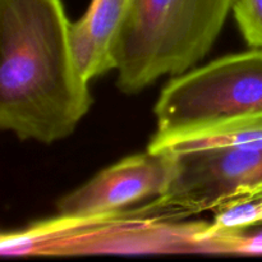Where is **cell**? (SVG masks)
<instances>
[{
    "label": "cell",
    "instance_id": "7a4b0ae2",
    "mask_svg": "<svg viewBox=\"0 0 262 262\" xmlns=\"http://www.w3.org/2000/svg\"><path fill=\"white\" fill-rule=\"evenodd\" d=\"M234 0H135L114 50L117 86L135 95L192 69L211 50Z\"/></svg>",
    "mask_w": 262,
    "mask_h": 262
},
{
    "label": "cell",
    "instance_id": "8992f818",
    "mask_svg": "<svg viewBox=\"0 0 262 262\" xmlns=\"http://www.w3.org/2000/svg\"><path fill=\"white\" fill-rule=\"evenodd\" d=\"M173 171V154L147 150L130 155L64 194L56 201V211L59 216L77 219L118 214L163 194Z\"/></svg>",
    "mask_w": 262,
    "mask_h": 262
},
{
    "label": "cell",
    "instance_id": "6da1fadb",
    "mask_svg": "<svg viewBox=\"0 0 262 262\" xmlns=\"http://www.w3.org/2000/svg\"><path fill=\"white\" fill-rule=\"evenodd\" d=\"M92 102L63 0H0V128L51 145L76 130Z\"/></svg>",
    "mask_w": 262,
    "mask_h": 262
},
{
    "label": "cell",
    "instance_id": "30bf717a",
    "mask_svg": "<svg viewBox=\"0 0 262 262\" xmlns=\"http://www.w3.org/2000/svg\"><path fill=\"white\" fill-rule=\"evenodd\" d=\"M232 10L246 42L262 50V0H234Z\"/></svg>",
    "mask_w": 262,
    "mask_h": 262
},
{
    "label": "cell",
    "instance_id": "5b68a950",
    "mask_svg": "<svg viewBox=\"0 0 262 262\" xmlns=\"http://www.w3.org/2000/svg\"><path fill=\"white\" fill-rule=\"evenodd\" d=\"M168 187L145 205L150 216L178 219L262 192V142L173 154Z\"/></svg>",
    "mask_w": 262,
    "mask_h": 262
},
{
    "label": "cell",
    "instance_id": "52a82bcc",
    "mask_svg": "<svg viewBox=\"0 0 262 262\" xmlns=\"http://www.w3.org/2000/svg\"><path fill=\"white\" fill-rule=\"evenodd\" d=\"M135 0H91L86 13L72 23L77 66L86 81L115 69L114 50Z\"/></svg>",
    "mask_w": 262,
    "mask_h": 262
},
{
    "label": "cell",
    "instance_id": "277c9868",
    "mask_svg": "<svg viewBox=\"0 0 262 262\" xmlns=\"http://www.w3.org/2000/svg\"><path fill=\"white\" fill-rule=\"evenodd\" d=\"M156 132L262 115V50L230 54L176 76L161 90Z\"/></svg>",
    "mask_w": 262,
    "mask_h": 262
},
{
    "label": "cell",
    "instance_id": "ba28073f",
    "mask_svg": "<svg viewBox=\"0 0 262 262\" xmlns=\"http://www.w3.org/2000/svg\"><path fill=\"white\" fill-rule=\"evenodd\" d=\"M262 142V115L229 118L186 129L152 136L147 150L181 154L210 147H232Z\"/></svg>",
    "mask_w": 262,
    "mask_h": 262
},
{
    "label": "cell",
    "instance_id": "3957f363",
    "mask_svg": "<svg viewBox=\"0 0 262 262\" xmlns=\"http://www.w3.org/2000/svg\"><path fill=\"white\" fill-rule=\"evenodd\" d=\"M150 217L142 207L97 217H64L5 233L3 246L15 256L86 253H202L200 233L205 222L192 224Z\"/></svg>",
    "mask_w": 262,
    "mask_h": 262
},
{
    "label": "cell",
    "instance_id": "9c48e42d",
    "mask_svg": "<svg viewBox=\"0 0 262 262\" xmlns=\"http://www.w3.org/2000/svg\"><path fill=\"white\" fill-rule=\"evenodd\" d=\"M214 211L212 222L206 223L200 233V238L204 245V253L206 241L238 234L262 225V192L233 200Z\"/></svg>",
    "mask_w": 262,
    "mask_h": 262
}]
</instances>
